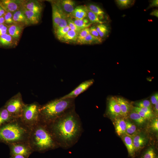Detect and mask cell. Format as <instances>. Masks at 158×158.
<instances>
[{
  "label": "cell",
  "instance_id": "52a82bcc",
  "mask_svg": "<svg viewBox=\"0 0 158 158\" xmlns=\"http://www.w3.org/2000/svg\"><path fill=\"white\" fill-rule=\"evenodd\" d=\"M53 24L54 30L68 25L67 17L61 9L58 1L51 3Z\"/></svg>",
  "mask_w": 158,
  "mask_h": 158
},
{
  "label": "cell",
  "instance_id": "d6a6232c",
  "mask_svg": "<svg viewBox=\"0 0 158 158\" xmlns=\"http://www.w3.org/2000/svg\"><path fill=\"white\" fill-rule=\"evenodd\" d=\"M126 134L129 135L135 134L137 130L136 126L129 121H126Z\"/></svg>",
  "mask_w": 158,
  "mask_h": 158
},
{
  "label": "cell",
  "instance_id": "ba28073f",
  "mask_svg": "<svg viewBox=\"0 0 158 158\" xmlns=\"http://www.w3.org/2000/svg\"><path fill=\"white\" fill-rule=\"evenodd\" d=\"M11 156L21 155L28 158L34 152L28 143L19 142L8 145Z\"/></svg>",
  "mask_w": 158,
  "mask_h": 158
},
{
  "label": "cell",
  "instance_id": "277c9868",
  "mask_svg": "<svg viewBox=\"0 0 158 158\" xmlns=\"http://www.w3.org/2000/svg\"><path fill=\"white\" fill-rule=\"evenodd\" d=\"M28 143L34 152H40L59 147L46 125L40 122L31 128Z\"/></svg>",
  "mask_w": 158,
  "mask_h": 158
},
{
  "label": "cell",
  "instance_id": "f6af8a7d",
  "mask_svg": "<svg viewBox=\"0 0 158 158\" xmlns=\"http://www.w3.org/2000/svg\"><path fill=\"white\" fill-rule=\"evenodd\" d=\"M158 0H154L151 2L148 8H150L153 7H158Z\"/></svg>",
  "mask_w": 158,
  "mask_h": 158
},
{
  "label": "cell",
  "instance_id": "b9f144b4",
  "mask_svg": "<svg viewBox=\"0 0 158 158\" xmlns=\"http://www.w3.org/2000/svg\"><path fill=\"white\" fill-rule=\"evenodd\" d=\"M8 29L4 24L0 25V36L7 33Z\"/></svg>",
  "mask_w": 158,
  "mask_h": 158
},
{
  "label": "cell",
  "instance_id": "7402d4cb",
  "mask_svg": "<svg viewBox=\"0 0 158 158\" xmlns=\"http://www.w3.org/2000/svg\"><path fill=\"white\" fill-rule=\"evenodd\" d=\"M13 118L4 106L0 109V127Z\"/></svg>",
  "mask_w": 158,
  "mask_h": 158
},
{
  "label": "cell",
  "instance_id": "3957f363",
  "mask_svg": "<svg viewBox=\"0 0 158 158\" xmlns=\"http://www.w3.org/2000/svg\"><path fill=\"white\" fill-rule=\"evenodd\" d=\"M75 99L61 97L41 105L40 122L46 125L48 124L68 111L75 108Z\"/></svg>",
  "mask_w": 158,
  "mask_h": 158
},
{
  "label": "cell",
  "instance_id": "f546056e",
  "mask_svg": "<svg viewBox=\"0 0 158 158\" xmlns=\"http://www.w3.org/2000/svg\"><path fill=\"white\" fill-rule=\"evenodd\" d=\"M86 6L89 10L95 14L99 18V17H103L105 14L104 11L99 6L96 5L90 4Z\"/></svg>",
  "mask_w": 158,
  "mask_h": 158
},
{
  "label": "cell",
  "instance_id": "ab89813d",
  "mask_svg": "<svg viewBox=\"0 0 158 158\" xmlns=\"http://www.w3.org/2000/svg\"><path fill=\"white\" fill-rule=\"evenodd\" d=\"M151 127L152 130L154 131H158V120L156 118L152 120L151 123Z\"/></svg>",
  "mask_w": 158,
  "mask_h": 158
},
{
  "label": "cell",
  "instance_id": "4fadbf2b",
  "mask_svg": "<svg viewBox=\"0 0 158 158\" xmlns=\"http://www.w3.org/2000/svg\"><path fill=\"white\" fill-rule=\"evenodd\" d=\"M58 2L63 11L67 17L71 16L76 7L75 1L72 0H63Z\"/></svg>",
  "mask_w": 158,
  "mask_h": 158
},
{
  "label": "cell",
  "instance_id": "cb8c5ba5",
  "mask_svg": "<svg viewBox=\"0 0 158 158\" xmlns=\"http://www.w3.org/2000/svg\"><path fill=\"white\" fill-rule=\"evenodd\" d=\"M78 33L70 30L61 41L66 42H74L77 41Z\"/></svg>",
  "mask_w": 158,
  "mask_h": 158
},
{
  "label": "cell",
  "instance_id": "e0dca14e",
  "mask_svg": "<svg viewBox=\"0 0 158 158\" xmlns=\"http://www.w3.org/2000/svg\"><path fill=\"white\" fill-rule=\"evenodd\" d=\"M122 136V139L127 148L128 155L132 158H134L136 153L131 136L127 134Z\"/></svg>",
  "mask_w": 158,
  "mask_h": 158
},
{
  "label": "cell",
  "instance_id": "7dc6e473",
  "mask_svg": "<svg viewBox=\"0 0 158 158\" xmlns=\"http://www.w3.org/2000/svg\"><path fill=\"white\" fill-rule=\"evenodd\" d=\"M10 158H27L21 155H16L11 156Z\"/></svg>",
  "mask_w": 158,
  "mask_h": 158
},
{
  "label": "cell",
  "instance_id": "4dcf8cb0",
  "mask_svg": "<svg viewBox=\"0 0 158 158\" xmlns=\"http://www.w3.org/2000/svg\"><path fill=\"white\" fill-rule=\"evenodd\" d=\"M96 28L100 37L102 38L106 36L108 33L107 27L105 24H99Z\"/></svg>",
  "mask_w": 158,
  "mask_h": 158
},
{
  "label": "cell",
  "instance_id": "484cf974",
  "mask_svg": "<svg viewBox=\"0 0 158 158\" xmlns=\"http://www.w3.org/2000/svg\"><path fill=\"white\" fill-rule=\"evenodd\" d=\"M140 158H158L155 148L153 146L149 147L142 153Z\"/></svg>",
  "mask_w": 158,
  "mask_h": 158
},
{
  "label": "cell",
  "instance_id": "60d3db41",
  "mask_svg": "<svg viewBox=\"0 0 158 158\" xmlns=\"http://www.w3.org/2000/svg\"><path fill=\"white\" fill-rule=\"evenodd\" d=\"M89 31L90 34L94 36L99 38H101L100 37L96 30V27L94 26L91 27L89 28Z\"/></svg>",
  "mask_w": 158,
  "mask_h": 158
},
{
  "label": "cell",
  "instance_id": "7a4b0ae2",
  "mask_svg": "<svg viewBox=\"0 0 158 158\" xmlns=\"http://www.w3.org/2000/svg\"><path fill=\"white\" fill-rule=\"evenodd\" d=\"M31 129L20 118H14L0 127V142L8 145L17 143H28Z\"/></svg>",
  "mask_w": 158,
  "mask_h": 158
},
{
  "label": "cell",
  "instance_id": "ee69618b",
  "mask_svg": "<svg viewBox=\"0 0 158 158\" xmlns=\"http://www.w3.org/2000/svg\"><path fill=\"white\" fill-rule=\"evenodd\" d=\"M137 108L141 111L148 114H153L151 108L147 107H138Z\"/></svg>",
  "mask_w": 158,
  "mask_h": 158
},
{
  "label": "cell",
  "instance_id": "9a60e30c",
  "mask_svg": "<svg viewBox=\"0 0 158 158\" xmlns=\"http://www.w3.org/2000/svg\"><path fill=\"white\" fill-rule=\"evenodd\" d=\"M23 7L41 16L42 7L40 3L37 1H25Z\"/></svg>",
  "mask_w": 158,
  "mask_h": 158
},
{
  "label": "cell",
  "instance_id": "7c38bea8",
  "mask_svg": "<svg viewBox=\"0 0 158 158\" xmlns=\"http://www.w3.org/2000/svg\"><path fill=\"white\" fill-rule=\"evenodd\" d=\"M131 137L136 153L145 147L147 140L145 135L142 133H135Z\"/></svg>",
  "mask_w": 158,
  "mask_h": 158
},
{
  "label": "cell",
  "instance_id": "681fc988",
  "mask_svg": "<svg viewBox=\"0 0 158 158\" xmlns=\"http://www.w3.org/2000/svg\"><path fill=\"white\" fill-rule=\"evenodd\" d=\"M154 110L156 114H157L158 112V102L154 105Z\"/></svg>",
  "mask_w": 158,
  "mask_h": 158
},
{
  "label": "cell",
  "instance_id": "f35d334b",
  "mask_svg": "<svg viewBox=\"0 0 158 158\" xmlns=\"http://www.w3.org/2000/svg\"><path fill=\"white\" fill-rule=\"evenodd\" d=\"M116 2L117 4L122 8L126 7L128 6L132 2L130 0H117Z\"/></svg>",
  "mask_w": 158,
  "mask_h": 158
},
{
  "label": "cell",
  "instance_id": "ac0fdd59",
  "mask_svg": "<svg viewBox=\"0 0 158 158\" xmlns=\"http://www.w3.org/2000/svg\"><path fill=\"white\" fill-rule=\"evenodd\" d=\"M116 101L120 107L123 116L126 117L131 109V105L126 99L121 97H115Z\"/></svg>",
  "mask_w": 158,
  "mask_h": 158
},
{
  "label": "cell",
  "instance_id": "8d00e7d4",
  "mask_svg": "<svg viewBox=\"0 0 158 158\" xmlns=\"http://www.w3.org/2000/svg\"><path fill=\"white\" fill-rule=\"evenodd\" d=\"M68 25L69 26L70 30H73L78 33L80 32L82 29L78 27L74 23L73 20L71 18H68L67 19Z\"/></svg>",
  "mask_w": 158,
  "mask_h": 158
},
{
  "label": "cell",
  "instance_id": "c3c4849f",
  "mask_svg": "<svg viewBox=\"0 0 158 158\" xmlns=\"http://www.w3.org/2000/svg\"><path fill=\"white\" fill-rule=\"evenodd\" d=\"M5 13V11L0 6V17L4 15Z\"/></svg>",
  "mask_w": 158,
  "mask_h": 158
},
{
  "label": "cell",
  "instance_id": "5b68a950",
  "mask_svg": "<svg viewBox=\"0 0 158 158\" xmlns=\"http://www.w3.org/2000/svg\"><path fill=\"white\" fill-rule=\"evenodd\" d=\"M41 105L37 102L25 104L23 106L20 119L31 129L40 122Z\"/></svg>",
  "mask_w": 158,
  "mask_h": 158
},
{
  "label": "cell",
  "instance_id": "7bdbcfd3",
  "mask_svg": "<svg viewBox=\"0 0 158 158\" xmlns=\"http://www.w3.org/2000/svg\"><path fill=\"white\" fill-rule=\"evenodd\" d=\"M150 102L151 104L155 105L158 102V93L156 92L152 95L150 98Z\"/></svg>",
  "mask_w": 158,
  "mask_h": 158
},
{
  "label": "cell",
  "instance_id": "4316f807",
  "mask_svg": "<svg viewBox=\"0 0 158 158\" xmlns=\"http://www.w3.org/2000/svg\"><path fill=\"white\" fill-rule=\"evenodd\" d=\"M102 38L96 37L89 34L80 44H91L93 43H99L102 42Z\"/></svg>",
  "mask_w": 158,
  "mask_h": 158
},
{
  "label": "cell",
  "instance_id": "d6986e66",
  "mask_svg": "<svg viewBox=\"0 0 158 158\" xmlns=\"http://www.w3.org/2000/svg\"><path fill=\"white\" fill-rule=\"evenodd\" d=\"M114 126L116 133L119 136L126 134V123L123 118H116L114 121Z\"/></svg>",
  "mask_w": 158,
  "mask_h": 158
},
{
  "label": "cell",
  "instance_id": "8fae6325",
  "mask_svg": "<svg viewBox=\"0 0 158 158\" xmlns=\"http://www.w3.org/2000/svg\"><path fill=\"white\" fill-rule=\"evenodd\" d=\"M107 112L111 116L117 118L123 116L115 97H111L108 101Z\"/></svg>",
  "mask_w": 158,
  "mask_h": 158
},
{
  "label": "cell",
  "instance_id": "8992f818",
  "mask_svg": "<svg viewBox=\"0 0 158 158\" xmlns=\"http://www.w3.org/2000/svg\"><path fill=\"white\" fill-rule=\"evenodd\" d=\"M24 104L22 95L18 92L9 99L4 106L13 118H18L21 116Z\"/></svg>",
  "mask_w": 158,
  "mask_h": 158
},
{
  "label": "cell",
  "instance_id": "f907efd6",
  "mask_svg": "<svg viewBox=\"0 0 158 158\" xmlns=\"http://www.w3.org/2000/svg\"><path fill=\"white\" fill-rule=\"evenodd\" d=\"M4 17L1 16L0 17V25L4 24Z\"/></svg>",
  "mask_w": 158,
  "mask_h": 158
},
{
  "label": "cell",
  "instance_id": "f1b7e54d",
  "mask_svg": "<svg viewBox=\"0 0 158 158\" xmlns=\"http://www.w3.org/2000/svg\"><path fill=\"white\" fill-rule=\"evenodd\" d=\"M85 8L87 12V17L90 22L92 23H96L99 24H103L104 22L100 20L98 16L89 10L86 6H85Z\"/></svg>",
  "mask_w": 158,
  "mask_h": 158
},
{
  "label": "cell",
  "instance_id": "74e56055",
  "mask_svg": "<svg viewBox=\"0 0 158 158\" xmlns=\"http://www.w3.org/2000/svg\"><path fill=\"white\" fill-rule=\"evenodd\" d=\"M133 110L139 114L142 117L146 120L151 118L153 116V114H147L141 111L136 107H133Z\"/></svg>",
  "mask_w": 158,
  "mask_h": 158
},
{
  "label": "cell",
  "instance_id": "5bb4252c",
  "mask_svg": "<svg viewBox=\"0 0 158 158\" xmlns=\"http://www.w3.org/2000/svg\"><path fill=\"white\" fill-rule=\"evenodd\" d=\"M12 14L13 19L15 23L24 26L30 25L22 8Z\"/></svg>",
  "mask_w": 158,
  "mask_h": 158
},
{
  "label": "cell",
  "instance_id": "1f68e13d",
  "mask_svg": "<svg viewBox=\"0 0 158 158\" xmlns=\"http://www.w3.org/2000/svg\"><path fill=\"white\" fill-rule=\"evenodd\" d=\"M70 30V28L68 25L65 27L57 29L55 30V32L57 38L61 40Z\"/></svg>",
  "mask_w": 158,
  "mask_h": 158
},
{
  "label": "cell",
  "instance_id": "603a6c76",
  "mask_svg": "<svg viewBox=\"0 0 158 158\" xmlns=\"http://www.w3.org/2000/svg\"><path fill=\"white\" fill-rule=\"evenodd\" d=\"M129 117L138 126L143 125L146 122V119L133 109L129 114Z\"/></svg>",
  "mask_w": 158,
  "mask_h": 158
},
{
  "label": "cell",
  "instance_id": "6da1fadb",
  "mask_svg": "<svg viewBox=\"0 0 158 158\" xmlns=\"http://www.w3.org/2000/svg\"><path fill=\"white\" fill-rule=\"evenodd\" d=\"M46 125L59 147L65 149L76 144L83 131L82 122L75 108Z\"/></svg>",
  "mask_w": 158,
  "mask_h": 158
},
{
  "label": "cell",
  "instance_id": "ffe728a7",
  "mask_svg": "<svg viewBox=\"0 0 158 158\" xmlns=\"http://www.w3.org/2000/svg\"><path fill=\"white\" fill-rule=\"evenodd\" d=\"M22 8L30 25L36 24L39 23L41 16L27 9L23 6Z\"/></svg>",
  "mask_w": 158,
  "mask_h": 158
},
{
  "label": "cell",
  "instance_id": "836d02e7",
  "mask_svg": "<svg viewBox=\"0 0 158 158\" xmlns=\"http://www.w3.org/2000/svg\"><path fill=\"white\" fill-rule=\"evenodd\" d=\"M90 34L89 28H86L82 30L79 32L78 36L77 42L80 44V42Z\"/></svg>",
  "mask_w": 158,
  "mask_h": 158
},
{
  "label": "cell",
  "instance_id": "44dd1931",
  "mask_svg": "<svg viewBox=\"0 0 158 158\" xmlns=\"http://www.w3.org/2000/svg\"><path fill=\"white\" fill-rule=\"evenodd\" d=\"M71 16L76 19L81 20L87 17L85 6H76Z\"/></svg>",
  "mask_w": 158,
  "mask_h": 158
},
{
  "label": "cell",
  "instance_id": "2e32d148",
  "mask_svg": "<svg viewBox=\"0 0 158 158\" xmlns=\"http://www.w3.org/2000/svg\"><path fill=\"white\" fill-rule=\"evenodd\" d=\"M25 26L19 24L14 23L9 25L8 32L14 40L19 39Z\"/></svg>",
  "mask_w": 158,
  "mask_h": 158
},
{
  "label": "cell",
  "instance_id": "d4e9b609",
  "mask_svg": "<svg viewBox=\"0 0 158 158\" xmlns=\"http://www.w3.org/2000/svg\"><path fill=\"white\" fill-rule=\"evenodd\" d=\"M14 39L8 33L0 36V45L5 46H11L13 45Z\"/></svg>",
  "mask_w": 158,
  "mask_h": 158
},
{
  "label": "cell",
  "instance_id": "bcb514c9",
  "mask_svg": "<svg viewBox=\"0 0 158 158\" xmlns=\"http://www.w3.org/2000/svg\"><path fill=\"white\" fill-rule=\"evenodd\" d=\"M151 16H155L157 18L158 17V10L157 9H155L150 14Z\"/></svg>",
  "mask_w": 158,
  "mask_h": 158
},
{
  "label": "cell",
  "instance_id": "83f0119b",
  "mask_svg": "<svg viewBox=\"0 0 158 158\" xmlns=\"http://www.w3.org/2000/svg\"><path fill=\"white\" fill-rule=\"evenodd\" d=\"M73 21L78 27L82 29L88 28L92 24L88 19L86 18L81 20L75 19Z\"/></svg>",
  "mask_w": 158,
  "mask_h": 158
},
{
  "label": "cell",
  "instance_id": "d590c367",
  "mask_svg": "<svg viewBox=\"0 0 158 158\" xmlns=\"http://www.w3.org/2000/svg\"><path fill=\"white\" fill-rule=\"evenodd\" d=\"M4 15V22L6 24L9 25H10L15 23L13 19L12 13L5 11V13Z\"/></svg>",
  "mask_w": 158,
  "mask_h": 158
},
{
  "label": "cell",
  "instance_id": "e575fe53",
  "mask_svg": "<svg viewBox=\"0 0 158 158\" xmlns=\"http://www.w3.org/2000/svg\"><path fill=\"white\" fill-rule=\"evenodd\" d=\"M135 105L138 107H147L152 108V104L149 100L145 99L135 103Z\"/></svg>",
  "mask_w": 158,
  "mask_h": 158
},
{
  "label": "cell",
  "instance_id": "9c48e42d",
  "mask_svg": "<svg viewBox=\"0 0 158 158\" xmlns=\"http://www.w3.org/2000/svg\"><path fill=\"white\" fill-rule=\"evenodd\" d=\"M25 1L16 0H3L0 1L1 6L5 11L13 13L21 8Z\"/></svg>",
  "mask_w": 158,
  "mask_h": 158
},
{
  "label": "cell",
  "instance_id": "30bf717a",
  "mask_svg": "<svg viewBox=\"0 0 158 158\" xmlns=\"http://www.w3.org/2000/svg\"><path fill=\"white\" fill-rule=\"evenodd\" d=\"M93 79L85 80L79 84L71 92L61 97L63 98H75L87 90L94 83Z\"/></svg>",
  "mask_w": 158,
  "mask_h": 158
}]
</instances>
